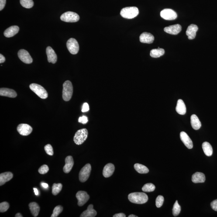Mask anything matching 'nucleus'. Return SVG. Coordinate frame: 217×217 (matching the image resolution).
Masks as SVG:
<instances>
[{"mask_svg": "<svg viewBox=\"0 0 217 217\" xmlns=\"http://www.w3.org/2000/svg\"><path fill=\"white\" fill-rule=\"evenodd\" d=\"M63 207L61 205H58L54 208L53 209V214L52 215L51 217H57L60 214L63 212Z\"/></svg>", "mask_w": 217, "mask_h": 217, "instance_id": "nucleus-35", "label": "nucleus"}, {"mask_svg": "<svg viewBox=\"0 0 217 217\" xmlns=\"http://www.w3.org/2000/svg\"><path fill=\"white\" fill-rule=\"evenodd\" d=\"M128 199L132 203L142 204L146 203L148 201V197L145 193L135 192L128 195Z\"/></svg>", "mask_w": 217, "mask_h": 217, "instance_id": "nucleus-1", "label": "nucleus"}, {"mask_svg": "<svg viewBox=\"0 0 217 217\" xmlns=\"http://www.w3.org/2000/svg\"><path fill=\"white\" fill-rule=\"evenodd\" d=\"M182 27L179 24L170 25L164 28L165 32L172 35H177L181 32Z\"/></svg>", "mask_w": 217, "mask_h": 217, "instance_id": "nucleus-13", "label": "nucleus"}, {"mask_svg": "<svg viewBox=\"0 0 217 217\" xmlns=\"http://www.w3.org/2000/svg\"><path fill=\"white\" fill-rule=\"evenodd\" d=\"M205 181V177L204 173L196 172L192 175V181L195 184L204 183Z\"/></svg>", "mask_w": 217, "mask_h": 217, "instance_id": "nucleus-25", "label": "nucleus"}, {"mask_svg": "<svg viewBox=\"0 0 217 217\" xmlns=\"http://www.w3.org/2000/svg\"><path fill=\"white\" fill-rule=\"evenodd\" d=\"M160 16L163 19L167 20H173L177 18V15L175 11L172 9L167 8L161 11Z\"/></svg>", "mask_w": 217, "mask_h": 217, "instance_id": "nucleus-9", "label": "nucleus"}, {"mask_svg": "<svg viewBox=\"0 0 217 217\" xmlns=\"http://www.w3.org/2000/svg\"><path fill=\"white\" fill-rule=\"evenodd\" d=\"M49 167L46 164L43 165L39 168L38 172L41 174H45L47 173L49 171Z\"/></svg>", "mask_w": 217, "mask_h": 217, "instance_id": "nucleus-39", "label": "nucleus"}, {"mask_svg": "<svg viewBox=\"0 0 217 217\" xmlns=\"http://www.w3.org/2000/svg\"><path fill=\"white\" fill-rule=\"evenodd\" d=\"M198 29V27L195 24H191L187 28L186 33L188 39H193L195 38L196 36V32Z\"/></svg>", "mask_w": 217, "mask_h": 217, "instance_id": "nucleus-17", "label": "nucleus"}, {"mask_svg": "<svg viewBox=\"0 0 217 217\" xmlns=\"http://www.w3.org/2000/svg\"><path fill=\"white\" fill-rule=\"evenodd\" d=\"M89 110V107L88 104L87 103H85L83 105L82 109V111L83 112H87Z\"/></svg>", "mask_w": 217, "mask_h": 217, "instance_id": "nucleus-41", "label": "nucleus"}, {"mask_svg": "<svg viewBox=\"0 0 217 217\" xmlns=\"http://www.w3.org/2000/svg\"><path fill=\"white\" fill-rule=\"evenodd\" d=\"M180 138H181L182 141L188 149H192L193 147V142L186 133L184 132H181L180 133Z\"/></svg>", "mask_w": 217, "mask_h": 217, "instance_id": "nucleus-16", "label": "nucleus"}, {"mask_svg": "<svg viewBox=\"0 0 217 217\" xmlns=\"http://www.w3.org/2000/svg\"><path fill=\"white\" fill-rule=\"evenodd\" d=\"M9 208V205L8 202H3L0 204V212H6Z\"/></svg>", "mask_w": 217, "mask_h": 217, "instance_id": "nucleus-37", "label": "nucleus"}, {"mask_svg": "<svg viewBox=\"0 0 217 217\" xmlns=\"http://www.w3.org/2000/svg\"><path fill=\"white\" fill-rule=\"evenodd\" d=\"M114 217H125L126 215L122 213H120L115 214L113 216Z\"/></svg>", "mask_w": 217, "mask_h": 217, "instance_id": "nucleus-44", "label": "nucleus"}, {"mask_svg": "<svg viewBox=\"0 0 217 217\" xmlns=\"http://www.w3.org/2000/svg\"><path fill=\"white\" fill-rule=\"evenodd\" d=\"M97 214V212L93 209V205L91 204L88 205L86 210L82 213L80 217H94Z\"/></svg>", "mask_w": 217, "mask_h": 217, "instance_id": "nucleus-22", "label": "nucleus"}, {"mask_svg": "<svg viewBox=\"0 0 217 217\" xmlns=\"http://www.w3.org/2000/svg\"><path fill=\"white\" fill-rule=\"evenodd\" d=\"M164 50L163 49L158 48V49H153L151 50L150 55L152 57L157 58L164 54Z\"/></svg>", "mask_w": 217, "mask_h": 217, "instance_id": "nucleus-29", "label": "nucleus"}, {"mask_svg": "<svg viewBox=\"0 0 217 217\" xmlns=\"http://www.w3.org/2000/svg\"><path fill=\"white\" fill-rule=\"evenodd\" d=\"M29 88L38 96L42 99H46L48 98L47 91L42 86L37 84L32 83L29 86Z\"/></svg>", "mask_w": 217, "mask_h": 217, "instance_id": "nucleus-5", "label": "nucleus"}, {"mask_svg": "<svg viewBox=\"0 0 217 217\" xmlns=\"http://www.w3.org/2000/svg\"><path fill=\"white\" fill-rule=\"evenodd\" d=\"M17 130L20 134L23 136H28L32 133L33 129L27 124H20L17 128Z\"/></svg>", "mask_w": 217, "mask_h": 217, "instance_id": "nucleus-12", "label": "nucleus"}, {"mask_svg": "<svg viewBox=\"0 0 217 217\" xmlns=\"http://www.w3.org/2000/svg\"><path fill=\"white\" fill-rule=\"evenodd\" d=\"M76 198L78 199V206H82L89 199V196L87 193L84 191H79L76 194Z\"/></svg>", "mask_w": 217, "mask_h": 217, "instance_id": "nucleus-11", "label": "nucleus"}, {"mask_svg": "<svg viewBox=\"0 0 217 217\" xmlns=\"http://www.w3.org/2000/svg\"><path fill=\"white\" fill-rule=\"evenodd\" d=\"M211 206L213 209L217 212V199H215L211 202Z\"/></svg>", "mask_w": 217, "mask_h": 217, "instance_id": "nucleus-42", "label": "nucleus"}, {"mask_svg": "<svg viewBox=\"0 0 217 217\" xmlns=\"http://www.w3.org/2000/svg\"><path fill=\"white\" fill-rule=\"evenodd\" d=\"M20 2L22 6L25 8H32L34 5L33 0H20Z\"/></svg>", "mask_w": 217, "mask_h": 217, "instance_id": "nucleus-33", "label": "nucleus"}, {"mask_svg": "<svg viewBox=\"0 0 217 217\" xmlns=\"http://www.w3.org/2000/svg\"><path fill=\"white\" fill-rule=\"evenodd\" d=\"M134 167L136 171L140 174H146L149 172V169L143 165L136 163L134 165Z\"/></svg>", "mask_w": 217, "mask_h": 217, "instance_id": "nucleus-30", "label": "nucleus"}, {"mask_svg": "<svg viewBox=\"0 0 217 217\" xmlns=\"http://www.w3.org/2000/svg\"><path fill=\"white\" fill-rule=\"evenodd\" d=\"M29 209L33 216L36 217L38 215L40 211V207L36 202H31L29 205Z\"/></svg>", "mask_w": 217, "mask_h": 217, "instance_id": "nucleus-27", "label": "nucleus"}, {"mask_svg": "<svg viewBox=\"0 0 217 217\" xmlns=\"http://www.w3.org/2000/svg\"><path fill=\"white\" fill-rule=\"evenodd\" d=\"M203 150L206 156H210L212 155L213 149L212 146L209 142H205L203 143L202 145Z\"/></svg>", "mask_w": 217, "mask_h": 217, "instance_id": "nucleus-28", "label": "nucleus"}, {"mask_svg": "<svg viewBox=\"0 0 217 217\" xmlns=\"http://www.w3.org/2000/svg\"><path fill=\"white\" fill-rule=\"evenodd\" d=\"M154 36L152 34L148 32H144L139 37V41L143 43H152L154 41Z\"/></svg>", "mask_w": 217, "mask_h": 217, "instance_id": "nucleus-15", "label": "nucleus"}, {"mask_svg": "<svg viewBox=\"0 0 217 217\" xmlns=\"http://www.w3.org/2000/svg\"><path fill=\"white\" fill-rule=\"evenodd\" d=\"M19 30V27L14 25L8 28L4 32V35L6 37H12L18 33Z\"/></svg>", "mask_w": 217, "mask_h": 217, "instance_id": "nucleus-21", "label": "nucleus"}, {"mask_svg": "<svg viewBox=\"0 0 217 217\" xmlns=\"http://www.w3.org/2000/svg\"><path fill=\"white\" fill-rule=\"evenodd\" d=\"M15 217H22L23 216L22 214L20 213H18L16 215H15Z\"/></svg>", "mask_w": 217, "mask_h": 217, "instance_id": "nucleus-48", "label": "nucleus"}, {"mask_svg": "<svg viewBox=\"0 0 217 217\" xmlns=\"http://www.w3.org/2000/svg\"><path fill=\"white\" fill-rule=\"evenodd\" d=\"M73 86L71 82L67 81L63 85V98L66 101H70L73 94Z\"/></svg>", "mask_w": 217, "mask_h": 217, "instance_id": "nucleus-3", "label": "nucleus"}, {"mask_svg": "<svg viewBox=\"0 0 217 217\" xmlns=\"http://www.w3.org/2000/svg\"><path fill=\"white\" fill-rule=\"evenodd\" d=\"M88 135V131L86 128L77 131L74 137V143L78 145L82 144L86 140Z\"/></svg>", "mask_w": 217, "mask_h": 217, "instance_id": "nucleus-4", "label": "nucleus"}, {"mask_svg": "<svg viewBox=\"0 0 217 217\" xmlns=\"http://www.w3.org/2000/svg\"><path fill=\"white\" fill-rule=\"evenodd\" d=\"M115 166L111 163H108L104 167L103 174L105 178L111 177L113 174L115 170Z\"/></svg>", "mask_w": 217, "mask_h": 217, "instance_id": "nucleus-20", "label": "nucleus"}, {"mask_svg": "<svg viewBox=\"0 0 217 217\" xmlns=\"http://www.w3.org/2000/svg\"><path fill=\"white\" fill-rule=\"evenodd\" d=\"M6 0H0V11H2L5 8Z\"/></svg>", "mask_w": 217, "mask_h": 217, "instance_id": "nucleus-43", "label": "nucleus"}, {"mask_svg": "<svg viewBox=\"0 0 217 217\" xmlns=\"http://www.w3.org/2000/svg\"><path fill=\"white\" fill-rule=\"evenodd\" d=\"M88 122V118H87V117L86 116H83L79 118L78 122L80 123L85 124H86Z\"/></svg>", "mask_w": 217, "mask_h": 217, "instance_id": "nucleus-40", "label": "nucleus"}, {"mask_svg": "<svg viewBox=\"0 0 217 217\" xmlns=\"http://www.w3.org/2000/svg\"><path fill=\"white\" fill-rule=\"evenodd\" d=\"M46 53L48 62L53 64L56 63L57 61V56L54 50L50 46H48L46 48Z\"/></svg>", "mask_w": 217, "mask_h": 217, "instance_id": "nucleus-14", "label": "nucleus"}, {"mask_svg": "<svg viewBox=\"0 0 217 217\" xmlns=\"http://www.w3.org/2000/svg\"><path fill=\"white\" fill-rule=\"evenodd\" d=\"M13 177V174L10 172H7L0 174V185L2 186L7 182L9 181Z\"/></svg>", "mask_w": 217, "mask_h": 217, "instance_id": "nucleus-23", "label": "nucleus"}, {"mask_svg": "<svg viewBox=\"0 0 217 217\" xmlns=\"http://www.w3.org/2000/svg\"><path fill=\"white\" fill-rule=\"evenodd\" d=\"M191 123L193 129L198 130L201 127V124L197 115L194 114L191 117Z\"/></svg>", "mask_w": 217, "mask_h": 217, "instance_id": "nucleus-26", "label": "nucleus"}, {"mask_svg": "<svg viewBox=\"0 0 217 217\" xmlns=\"http://www.w3.org/2000/svg\"><path fill=\"white\" fill-rule=\"evenodd\" d=\"M33 190H34V191L35 194V195H38V190L37 189H36V188H33Z\"/></svg>", "mask_w": 217, "mask_h": 217, "instance_id": "nucleus-47", "label": "nucleus"}, {"mask_svg": "<svg viewBox=\"0 0 217 217\" xmlns=\"http://www.w3.org/2000/svg\"><path fill=\"white\" fill-rule=\"evenodd\" d=\"M5 61V58L2 54H0V63H4Z\"/></svg>", "mask_w": 217, "mask_h": 217, "instance_id": "nucleus-45", "label": "nucleus"}, {"mask_svg": "<svg viewBox=\"0 0 217 217\" xmlns=\"http://www.w3.org/2000/svg\"><path fill=\"white\" fill-rule=\"evenodd\" d=\"M91 170V166L90 164H87L81 169L79 174V179L81 182L86 181L89 178Z\"/></svg>", "mask_w": 217, "mask_h": 217, "instance_id": "nucleus-7", "label": "nucleus"}, {"mask_svg": "<svg viewBox=\"0 0 217 217\" xmlns=\"http://www.w3.org/2000/svg\"><path fill=\"white\" fill-rule=\"evenodd\" d=\"M0 95L8 98H15L17 97V94L13 90L8 88H3L0 89Z\"/></svg>", "mask_w": 217, "mask_h": 217, "instance_id": "nucleus-19", "label": "nucleus"}, {"mask_svg": "<svg viewBox=\"0 0 217 217\" xmlns=\"http://www.w3.org/2000/svg\"><path fill=\"white\" fill-rule=\"evenodd\" d=\"M80 17L76 13L68 11L62 14L60 19L63 22L69 23H74L78 22Z\"/></svg>", "mask_w": 217, "mask_h": 217, "instance_id": "nucleus-6", "label": "nucleus"}, {"mask_svg": "<svg viewBox=\"0 0 217 217\" xmlns=\"http://www.w3.org/2000/svg\"><path fill=\"white\" fill-rule=\"evenodd\" d=\"M41 185L42 186L44 187L45 188H47L48 185V184H46V183H42L41 184Z\"/></svg>", "mask_w": 217, "mask_h": 217, "instance_id": "nucleus-46", "label": "nucleus"}, {"mask_svg": "<svg viewBox=\"0 0 217 217\" xmlns=\"http://www.w3.org/2000/svg\"><path fill=\"white\" fill-rule=\"evenodd\" d=\"M65 164L63 168V171L66 173H68L71 171L74 165V160L72 156H69L66 158Z\"/></svg>", "mask_w": 217, "mask_h": 217, "instance_id": "nucleus-18", "label": "nucleus"}, {"mask_svg": "<svg viewBox=\"0 0 217 217\" xmlns=\"http://www.w3.org/2000/svg\"><path fill=\"white\" fill-rule=\"evenodd\" d=\"M128 217H138V216H136V215H135L132 214V215H129V216H128Z\"/></svg>", "mask_w": 217, "mask_h": 217, "instance_id": "nucleus-49", "label": "nucleus"}, {"mask_svg": "<svg viewBox=\"0 0 217 217\" xmlns=\"http://www.w3.org/2000/svg\"><path fill=\"white\" fill-rule=\"evenodd\" d=\"M139 14V10L135 7H126L122 9L120 15L123 18L131 19L136 17Z\"/></svg>", "mask_w": 217, "mask_h": 217, "instance_id": "nucleus-2", "label": "nucleus"}, {"mask_svg": "<svg viewBox=\"0 0 217 217\" xmlns=\"http://www.w3.org/2000/svg\"><path fill=\"white\" fill-rule=\"evenodd\" d=\"M181 208L180 205H179L178 201H176L174 205H173V214L174 216H177L181 212Z\"/></svg>", "mask_w": 217, "mask_h": 217, "instance_id": "nucleus-34", "label": "nucleus"}, {"mask_svg": "<svg viewBox=\"0 0 217 217\" xmlns=\"http://www.w3.org/2000/svg\"><path fill=\"white\" fill-rule=\"evenodd\" d=\"M67 48L70 53L72 54H76L79 50V46L78 42L75 39L71 38L67 42Z\"/></svg>", "mask_w": 217, "mask_h": 217, "instance_id": "nucleus-8", "label": "nucleus"}, {"mask_svg": "<svg viewBox=\"0 0 217 217\" xmlns=\"http://www.w3.org/2000/svg\"><path fill=\"white\" fill-rule=\"evenodd\" d=\"M19 58L25 64H30L33 62V59L27 51L22 49L19 50L18 53Z\"/></svg>", "mask_w": 217, "mask_h": 217, "instance_id": "nucleus-10", "label": "nucleus"}, {"mask_svg": "<svg viewBox=\"0 0 217 217\" xmlns=\"http://www.w3.org/2000/svg\"><path fill=\"white\" fill-rule=\"evenodd\" d=\"M164 201V197L162 195H159L156 200V205L157 208H160L163 205Z\"/></svg>", "mask_w": 217, "mask_h": 217, "instance_id": "nucleus-36", "label": "nucleus"}, {"mask_svg": "<svg viewBox=\"0 0 217 217\" xmlns=\"http://www.w3.org/2000/svg\"><path fill=\"white\" fill-rule=\"evenodd\" d=\"M63 188V184H54L52 187V194L53 195H56L61 191Z\"/></svg>", "mask_w": 217, "mask_h": 217, "instance_id": "nucleus-31", "label": "nucleus"}, {"mask_svg": "<svg viewBox=\"0 0 217 217\" xmlns=\"http://www.w3.org/2000/svg\"><path fill=\"white\" fill-rule=\"evenodd\" d=\"M155 189V186L154 184H151V183H149V184H144L142 188V191L145 192H153V191H154Z\"/></svg>", "mask_w": 217, "mask_h": 217, "instance_id": "nucleus-32", "label": "nucleus"}, {"mask_svg": "<svg viewBox=\"0 0 217 217\" xmlns=\"http://www.w3.org/2000/svg\"><path fill=\"white\" fill-rule=\"evenodd\" d=\"M176 111L177 113L181 115H184L186 113V108L182 100H178L176 108Z\"/></svg>", "mask_w": 217, "mask_h": 217, "instance_id": "nucleus-24", "label": "nucleus"}, {"mask_svg": "<svg viewBox=\"0 0 217 217\" xmlns=\"http://www.w3.org/2000/svg\"><path fill=\"white\" fill-rule=\"evenodd\" d=\"M44 150L46 153L48 155L50 156H53V147L50 144L46 145L44 147Z\"/></svg>", "mask_w": 217, "mask_h": 217, "instance_id": "nucleus-38", "label": "nucleus"}]
</instances>
